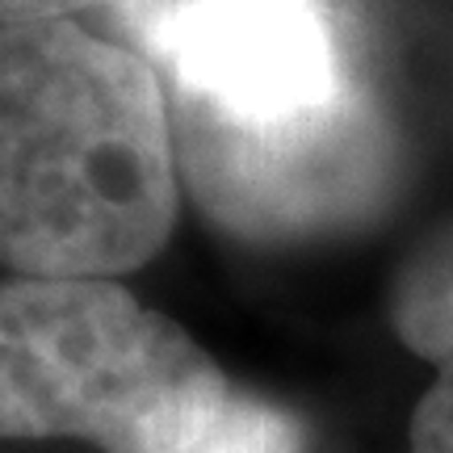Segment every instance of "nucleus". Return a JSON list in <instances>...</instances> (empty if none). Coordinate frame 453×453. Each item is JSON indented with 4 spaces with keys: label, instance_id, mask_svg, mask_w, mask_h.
Returning <instances> with one entry per match:
<instances>
[{
    "label": "nucleus",
    "instance_id": "nucleus-1",
    "mask_svg": "<svg viewBox=\"0 0 453 453\" xmlns=\"http://www.w3.org/2000/svg\"><path fill=\"white\" fill-rule=\"evenodd\" d=\"M177 223V147L156 67L67 21L0 26V265L130 273Z\"/></svg>",
    "mask_w": 453,
    "mask_h": 453
},
{
    "label": "nucleus",
    "instance_id": "nucleus-2",
    "mask_svg": "<svg viewBox=\"0 0 453 453\" xmlns=\"http://www.w3.org/2000/svg\"><path fill=\"white\" fill-rule=\"evenodd\" d=\"M226 403L219 361L118 281H0V437L197 453Z\"/></svg>",
    "mask_w": 453,
    "mask_h": 453
},
{
    "label": "nucleus",
    "instance_id": "nucleus-3",
    "mask_svg": "<svg viewBox=\"0 0 453 453\" xmlns=\"http://www.w3.org/2000/svg\"><path fill=\"white\" fill-rule=\"evenodd\" d=\"M177 168L214 226L298 243L370 223L399 180L395 130L365 93L277 122H248L168 88Z\"/></svg>",
    "mask_w": 453,
    "mask_h": 453
},
{
    "label": "nucleus",
    "instance_id": "nucleus-4",
    "mask_svg": "<svg viewBox=\"0 0 453 453\" xmlns=\"http://www.w3.org/2000/svg\"><path fill=\"white\" fill-rule=\"evenodd\" d=\"M139 30L173 88L248 122L324 110L349 88L315 0H177Z\"/></svg>",
    "mask_w": 453,
    "mask_h": 453
},
{
    "label": "nucleus",
    "instance_id": "nucleus-5",
    "mask_svg": "<svg viewBox=\"0 0 453 453\" xmlns=\"http://www.w3.org/2000/svg\"><path fill=\"white\" fill-rule=\"evenodd\" d=\"M387 315L399 344L437 370L411 411V453H453V219L395 269Z\"/></svg>",
    "mask_w": 453,
    "mask_h": 453
},
{
    "label": "nucleus",
    "instance_id": "nucleus-6",
    "mask_svg": "<svg viewBox=\"0 0 453 453\" xmlns=\"http://www.w3.org/2000/svg\"><path fill=\"white\" fill-rule=\"evenodd\" d=\"M197 453H303V433L281 407L252 395H231Z\"/></svg>",
    "mask_w": 453,
    "mask_h": 453
},
{
    "label": "nucleus",
    "instance_id": "nucleus-7",
    "mask_svg": "<svg viewBox=\"0 0 453 453\" xmlns=\"http://www.w3.org/2000/svg\"><path fill=\"white\" fill-rule=\"evenodd\" d=\"M97 4H134V0H0V26H34V21H67L81 9Z\"/></svg>",
    "mask_w": 453,
    "mask_h": 453
}]
</instances>
